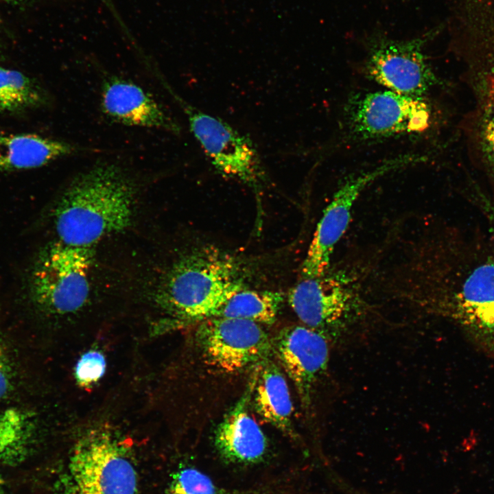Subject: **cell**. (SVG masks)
<instances>
[{
    "mask_svg": "<svg viewBox=\"0 0 494 494\" xmlns=\"http://www.w3.org/2000/svg\"><path fill=\"white\" fill-rule=\"evenodd\" d=\"M384 279L391 296L455 325L494 355V246L451 228L422 235Z\"/></svg>",
    "mask_w": 494,
    "mask_h": 494,
    "instance_id": "cell-1",
    "label": "cell"
},
{
    "mask_svg": "<svg viewBox=\"0 0 494 494\" xmlns=\"http://www.w3.org/2000/svg\"><path fill=\"white\" fill-rule=\"evenodd\" d=\"M136 198V185L121 167L93 166L78 176L57 201L54 211L57 240L91 248L125 231L132 223Z\"/></svg>",
    "mask_w": 494,
    "mask_h": 494,
    "instance_id": "cell-2",
    "label": "cell"
},
{
    "mask_svg": "<svg viewBox=\"0 0 494 494\" xmlns=\"http://www.w3.org/2000/svg\"><path fill=\"white\" fill-rule=\"evenodd\" d=\"M237 261L218 248L205 246L178 258L161 280L155 301L163 313L182 322L213 317L243 289Z\"/></svg>",
    "mask_w": 494,
    "mask_h": 494,
    "instance_id": "cell-3",
    "label": "cell"
},
{
    "mask_svg": "<svg viewBox=\"0 0 494 494\" xmlns=\"http://www.w3.org/2000/svg\"><path fill=\"white\" fill-rule=\"evenodd\" d=\"M93 260L91 248L56 240L38 253L27 272L23 290L32 304L45 313H75L89 298Z\"/></svg>",
    "mask_w": 494,
    "mask_h": 494,
    "instance_id": "cell-4",
    "label": "cell"
},
{
    "mask_svg": "<svg viewBox=\"0 0 494 494\" xmlns=\"http://www.w3.org/2000/svg\"><path fill=\"white\" fill-rule=\"evenodd\" d=\"M287 301L305 326L329 340L343 337L369 310L353 276L329 270L322 276L303 279L289 291Z\"/></svg>",
    "mask_w": 494,
    "mask_h": 494,
    "instance_id": "cell-5",
    "label": "cell"
},
{
    "mask_svg": "<svg viewBox=\"0 0 494 494\" xmlns=\"http://www.w3.org/2000/svg\"><path fill=\"white\" fill-rule=\"evenodd\" d=\"M161 80L185 114L191 132L214 168L226 177L259 187L266 176L252 141L222 119L191 105Z\"/></svg>",
    "mask_w": 494,
    "mask_h": 494,
    "instance_id": "cell-6",
    "label": "cell"
},
{
    "mask_svg": "<svg viewBox=\"0 0 494 494\" xmlns=\"http://www.w3.org/2000/svg\"><path fill=\"white\" fill-rule=\"evenodd\" d=\"M72 494H136L137 474L126 452L108 431L95 429L78 442L69 463Z\"/></svg>",
    "mask_w": 494,
    "mask_h": 494,
    "instance_id": "cell-7",
    "label": "cell"
},
{
    "mask_svg": "<svg viewBox=\"0 0 494 494\" xmlns=\"http://www.w3.org/2000/svg\"><path fill=\"white\" fill-rule=\"evenodd\" d=\"M196 337L204 363L224 373L254 367L273 353L266 331L248 320L208 318L200 321Z\"/></svg>",
    "mask_w": 494,
    "mask_h": 494,
    "instance_id": "cell-8",
    "label": "cell"
},
{
    "mask_svg": "<svg viewBox=\"0 0 494 494\" xmlns=\"http://www.w3.org/2000/svg\"><path fill=\"white\" fill-rule=\"evenodd\" d=\"M348 120L351 134L362 140L418 134L430 126L432 108L423 97L379 91L354 101Z\"/></svg>",
    "mask_w": 494,
    "mask_h": 494,
    "instance_id": "cell-9",
    "label": "cell"
},
{
    "mask_svg": "<svg viewBox=\"0 0 494 494\" xmlns=\"http://www.w3.org/2000/svg\"><path fill=\"white\" fill-rule=\"evenodd\" d=\"M411 161L410 156L392 159L352 176L337 189L323 211L303 261V279L318 277L328 272L334 249L346 231L353 208L366 187L379 177Z\"/></svg>",
    "mask_w": 494,
    "mask_h": 494,
    "instance_id": "cell-10",
    "label": "cell"
},
{
    "mask_svg": "<svg viewBox=\"0 0 494 494\" xmlns=\"http://www.w3.org/2000/svg\"><path fill=\"white\" fill-rule=\"evenodd\" d=\"M430 35L404 40L384 37L373 40L365 64L368 77L387 90L423 97L440 83L424 53Z\"/></svg>",
    "mask_w": 494,
    "mask_h": 494,
    "instance_id": "cell-11",
    "label": "cell"
},
{
    "mask_svg": "<svg viewBox=\"0 0 494 494\" xmlns=\"http://www.w3.org/2000/svg\"><path fill=\"white\" fill-rule=\"evenodd\" d=\"M464 74L473 98L465 121L467 141L494 201V48L467 58Z\"/></svg>",
    "mask_w": 494,
    "mask_h": 494,
    "instance_id": "cell-12",
    "label": "cell"
},
{
    "mask_svg": "<svg viewBox=\"0 0 494 494\" xmlns=\"http://www.w3.org/2000/svg\"><path fill=\"white\" fill-rule=\"evenodd\" d=\"M329 340L305 325L283 328L272 340L273 353L292 380L304 408L311 405L329 360Z\"/></svg>",
    "mask_w": 494,
    "mask_h": 494,
    "instance_id": "cell-13",
    "label": "cell"
},
{
    "mask_svg": "<svg viewBox=\"0 0 494 494\" xmlns=\"http://www.w3.org/2000/svg\"><path fill=\"white\" fill-rule=\"evenodd\" d=\"M250 395L248 385L214 433L213 445L220 460L235 472L257 469L268 456L267 438L249 412Z\"/></svg>",
    "mask_w": 494,
    "mask_h": 494,
    "instance_id": "cell-14",
    "label": "cell"
},
{
    "mask_svg": "<svg viewBox=\"0 0 494 494\" xmlns=\"http://www.w3.org/2000/svg\"><path fill=\"white\" fill-rule=\"evenodd\" d=\"M101 106L106 116L124 125L180 132L178 122L149 93L125 79L113 77L105 80Z\"/></svg>",
    "mask_w": 494,
    "mask_h": 494,
    "instance_id": "cell-15",
    "label": "cell"
},
{
    "mask_svg": "<svg viewBox=\"0 0 494 494\" xmlns=\"http://www.w3.org/2000/svg\"><path fill=\"white\" fill-rule=\"evenodd\" d=\"M250 400L257 413L266 423L287 435H293V405L287 381L270 358L254 366Z\"/></svg>",
    "mask_w": 494,
    "mask_h": 494,
    "instance_id": "cell-16",
    "label": "cell"
},
{
    "mask_svg": "<svg viewBox=\"0 0 494 494\" xmlns=\"http://www.w3.org/2000/svg\"><path fill=\"white\" fill-rule=\"evenodd\" d=\"M80 150L68 142L34 134H0V172L38 168Z\"/></svg>",
    "mask_w": 494,
    "mask_h": 494,
    "instance_id": "cell-17",
    "label": "cell"
},
{
    "mask_svg": "<svg viewBox=\"0 0 494 494\" xmlns=\"http://www.w3.org/2000/svg\"><path fill=\"white\" fill-rule=\"evenodd\" d=\"M37 433L33 414L10 408L0 411V467L24 461L32 450Z\"/></svg>",
    "mask_w": 494,
    "mask_h": 494,
    "instance_id": "cell-18",
    "label": "cell"
},
{
    "mask_svg": "<svg viewBox=\"0 0 494 494\" xmlns=\"http://www.w3.org/2000/svg\"><path fill=\"white\" fill-rule=\"evenodd\" d=\"M284 300L281 292L242 289L233 294L213 317L234 318L258 324H273Z\"/></svg>",
    "mask_w": 494,
    "mask_h": 494,
    "instance_id": "cell-19",
    "label": "cell"
},
{
    "mask_svg": "<svg viewBox=\"0 0 494 494\" xmlns=\"http://www.w3.org/2000/svg\"><path fill=\"white\" fill-rule=\"evenodd\" d=\"M45 90L19 71L0 67V112H19L48 103Z\"/></svg>",
    "mask_w": 494,
    "mask_h": 494,
    "instance_id": "cell-20",
    "label": "cell"
},
{
    "mask_svg": "<svg viewBox=\"0 0 494 494\" xmlns=\"http://www.w3.org/2000/svg\"><path fill=\"white\" fill-rule=\"evenodd\" d=\"M218 483L206 472L196 467L180 470L174 479L168 494H226Z\"/></svg>",
    "mask_w": 494,
    "mask_h": 494,
    "instance_id": "cell-21",
    "label": "cell"
},
{
    "mask_svg": "<svg viewBox=\"0 0 494 494\" xmlns=\"http://www.w3.org/2000/svg\"><path fill=\"white\" fill-rule=\"evenodd\" d=\"M106 361L104 355L97 351L85 353L78 361L75 368L77 383L82 387L95 384L104 374Z\"/></svg>",
    "mask_w": 494,
    "mask_h": 494,
    "instance_id": "cell-22",
    "label": "cell"
},
{
    "mask_svg": "<svg viewBox=\"0 0 494 494\" xmlns=\"http://www.w3.org/2000/svg\"><path fill=\"white\" fill-rule=\"evenodd\" d=\"M290 475L274 478L266 482L258 484L257 486L241 489L233 494H295L291 482ZM226 494H231V492Z\"/></svg>",
    "mask_w": 494,
    "mask_h": 494,
    "instance_id": "cell-23",
    "label": "cell"
},
{
    "mask_svg": "<svg viewBox=\"0 0 494 494\" xmlns=\"http://www.w3.org/2000/svg\"><path fill=\"white\" fill-rule=\"evenodd\" d=\"M469 198L483 215L489 226L490 237L494 246V201L478 187H472Z\"/></svg>",
    "mask_w": 494,
    "mask_h": 494,
    "instance_id": "cell-24",
    "label": "cell"
},
{
    "mask_svg": "<svg viewBox=\"0 0 494 494\" xmlns=\"http://www.w3.org/2000/svg\"><path fill=\"white\" fill-rule=\"evenodd\" d=\"M12 387V369L8 357L0 345V400L8 395Z\"/></svg>",
    "mask_w": 494,
    "mask_h": 494,
    "instance_id": "cell-25",
    "label": "cell"
},
{
    "mask_svg": "<svg viewBox=\"0 0 494 494\" xmlns=\"http://www.w3.org/2000/svg\"><path fill=\"white\" fill-rule=\"evenodd\" d=\"M0 494H5L3 483L1 478H0Z\"/></svg>",
    "mask_w": 494,
    "mask_h": 494,
    "instance_id": "cell-26",
    "label": "cell"
}]
</instances>
